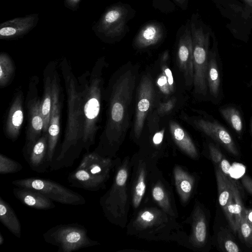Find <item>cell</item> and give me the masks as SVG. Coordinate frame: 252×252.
<instances>
[{
	"mask_svg": "<svg viewBox=\"0 0 252 252\" xmlns=\"http://www.w3.org/2000/svg\"><path fill=\"white\" fill-rule=\"evenodd\" d=\"M139 65L129 61L115 73L110 87L105 146L99 155L111 158L124 140L130 123L131 110L139 78Z\"/></svg>",
	"mask_w": 252,
	"mask_h": 252,
	"instance_id": "1",
	"label": "cell"
},
{
	"mask_svg": "<svg viewBox=\"0 0 252 252\" xmlns=\"http://www.w3.org/2000/svg\"><path fill=\"white\" fill-rule=\"evenodd\" d=\"M189 20L193 55V93L198 100H208L206 74L210 38L213 33L198 13H193Z\"/></svg>",
	"mask_w": 252,
	"mask_h": 252,
	"instance_id": "2",
	"label": "cell"
},
{
	"mask_svg": "<svg viewBox=\"0 0 252 252\" xmlns=\"http://www.w3.org/2000/svg\"><path fill=\"white\" fill-rule=\"evenodd\" d=\"M175 218L161 209L147 207L141 209L127 226L129 234L148 240L174 239L179 226Z\"/></svg>",
	"mask_w": 252,
	"mask_h": 252,
	"instance_id": "3",
	"label": "cell"
},
{
	"mask_svg": "<svg viewBox=\"0 0 252 252\" xmlns=\"http://www.w3.org/2000/svg\"><path fill=\"white\" fill-rule=\"evenodd\" d=\"M136 11L127 3L118 2L107 7L92 27L102 41L112 44L122 40L129 31L128 25Z\"/></svg>",
	"mask_w": 252,
	"mask_h": 252,
	"instance_id": "4",
	"label": "cell"
},
{
	"mask_svg": "<svg viewBox=\"0 0 252 252\" xmlns=\"http://www.w3.org/2000/svg\"><path fill=\"white\" fill-rule=\"evenodd\" d=\"M128 159H126L118 168L112 186L99 201L107 219L111 222L120 225L126 221L125 219L128 201Z\"/></svg>",
	"mask_w": 252,
	"mask_h": 252,
	"instance_id": "5",
	"label": "cell"
},
{
	"mask_svg": "<svg viewBox=\"0 0 252 252\" xmlns=\"http://www.w3.org/2000/svg\"><path fill=\"white\" fill-rule=\"evenodd\" d=\"M43 238L46 243L57 247L58 252H72L99 245L90 239L87 229L78 223L57 225L46 231Z\"/></svg>",
	"mask_w": 252,
	"mask_h": 252,
	"instance_id": "6",
	"label": "cell"
},
{
	"mask_svg": "<svg viewBox=\"0 0 252 252\" xmlns=\"http://www.w3.org/2000/svg\"><path fill=\"white\" fill-rule=\"evenodd\" d=\"M154 78L149 72L142 74L139 80L136 90L133 136L138 140L141 137L149 114L160 100Z\"/></svg>",
	"mask_w": 252,
	"mask_h": 252,
	"instance_id": "7",
	"label": "cell"
},
{
	"mask_svg": "<svg viewBox=\"0 0 252 252\" xmlns=\"http://www.w3.org/2000/svg\"><path fill=\"white\" fill-rule=\"evenodd\" d=\"M197 116H189L182 113L181 117L196 130L210 138L235 156L239 151L233 136L229 130L218 120L207 112L195 110Z\"/></svg>",
	"mask_w": 252,
	"mask_h": 252,
	"instance_id": "8",
	"label": "cell"
},
{
	"mask_svg": "<svg viewBox=\"0 0 252 252\" xmlns=\"http://www.w3.org/2000/svg\"><path fill=\"white\" fill-rule=\"evenodd\" d=\"M68 118L64 140L56 161L62 163L67 158L69 151L75 146L82 138V118L81 104L83 100L77 92L73 80H71L68 88Z\"/></svg>",
	"mask_w": 252,
	"mask_h": 252,
	"instance_id": "9",
	"label": "cell"
},
{
	"mask_svg": "<svg viewBox=\"0 0 252 252\" xmlns=\"http://www.w3.org/2000/svg\"><path fill=\"white\" fill-rule=\"evenodd\" d=\"M12 184L16 187L36 190L63 204L82 205L86 202L84 197L78 192L49 179L31 177L15 180L12 182Z\"/></svg>",
	"mask_w": 252,
	"mask_h": 252,
	"instance_id": "10",
	"label": "cell"
},
{
	"mask_svg": "<svg viewBox=\"0 0 252 252\" xmlns=\"http://www.w3.org/2000/svg\"><path fill=\"white\" fill-rule=\"evenodd\" d=\"M102 80L100 76L93 79L87 88L83 106V124L82 140L87 150L94 143L97 129L96 123L100 110Z\"/></svg>",
	"mask_w": 252,
	"mask_h": 252,
	"instance_id": "11",
	"label": "cell"
},
{
	"mask_svg": "<svg viewBox=\"0 0 252 252\" xmlns=\"http://www.w3.org/2000/svg\"><path fill=\"white\" fill-rule=\"evenodd\" d=\"M177 61L183 75L185 85L193 87L194 65L193 46L190 20H187L179 28L176 34Z\"/></svg>",
	"mask_w": 252,
	"mask_h": 252,
	"instance_id": "12",
	"label": "cell"
},
{
	"mask_svg": "<svg viewBox=\"0 0 252 252\" xmlns=\"http://www.w3.org/2000/svg\"><path fill=\"white\" fill-rule=\"evenodd\" d=\"M212 37L213 42L209 53L206 74L208 100L213 104L219 105L224 97L222 66L217 40L213 33Z\"/></svg>",
	"mask_w": 252,
	"mask_h": 252,
	"instance_id": "13",
	"label": "cell"
},
{
	"mask_svg": "<svg viewBox=\"0 0 252 252\" xmlns=\"http://www.w3.org/2000/svg\"><path fill=\"white\" fill-rule=\"evenodd\" d=\"M166 35L167 31L162 23L150 21L139 30L133 38L132 46L138 51L155 47L164 40Z\"/></svg>",
	"mask_w": 252,
	"mask_h": 252,
	"instance_id": "14",
	"label": "cell"
},
{
	"mask_svg": "<svg viewBox=\"0 0 252 252\" xmlns=\"http://www.w3.org/2000/svg\"><path fill=\"white\" fill-rule=\"evenodd\" d=\"M52 105L48 130L47 162L48 166L53 162L60 131L61 103L59 101V88L55 76L52 81Z\"/></svg>",
	"mask_w": 252,
	"mask_h": 252,
	"instance_id": "15",
	"label": "cell"
},
{
	"mask_svg": "<svg viewBox=\"0 0 252 252\" xmlns=\"http://www.w3.org/2000/svg\"><path fill=\"white\" fill-rule=\"evenodd\" d=\"M38 21V13L7 20L0 25V39L15 40L23 37L35 27Z\"/></svg>",
	"mask_w": 252,
	"mask_h": 252,
	"instance_id": "16",
	"label": "cell"
},
{
	"mask_svg": "<svg viewBox=\"0 0 252 252\" xmlns=\"http://www.w3.org/2000/svg\"><path fill=\"white\" fill-rule=\"evenodd\" d=\"M153 166L150 171L148 178L152 198L160 209L175 218L177 213L172 200L171 193L163 178L159 175V172L157 171Z\"/></svg>",
	"mask_w": 252,
	"mask_h": 252,
	"instance_id": "17",
	"label": "cell"
},
{
	"mask_svg": "<svg viewBox=\"0 0 252 252\" xmlns=\"http://www.w3.org/2000/svg\"><path fill=\"white\" fill-rule=\"evenodd\" d=\"M154 164L141 156L137 157L134 160L131 194L132 202L135 209L138 208L144 196L149 172Z\"/></svg>",
	"mask_w": 252,
	"mask_h": 252,
	"instance_id": "18",
	"label": "cell"
},
{
	"mask_svg": "<svg viewBox=\"0 0 252 252\" xmlns=\"http://www.w3.org/2000/svg\"><path fill=\"white\" fill-rule=\"evenodd\" d=\"M169 52L165 50L159 56L157 63L159 72L154 80L155 84L160 97L166 100L173 96L176 90L175 82L169 67Z\"/></svg>",
	"mask_w": 252,
	"mask_h": 252,
	"instance_id": "19",
	"label": "cell"
},
{
	"mask_svg": "<svg viewBox=\"0 0 252 252\" xmlns=\"http://www.w3.org/2000/svg\"><path fill=\"white\" fill-rule=\"evenodd\" d=\"M108 178L96 176L78 166L69 174L67 180L71 187L89 191H97L104 186Z\"/></svg>",
	"mask_w": 252,
	"mask_h": 252,
	"instance_id": "20",
	"label": "cell"
},
{
	"mask_svg": "<svg viewBox=\"0 0 252 252\" xmlns=\"http://www.w3.org/2000/svg\"><path fill=\"white\" fill-rule=\"evenodd\" d=\"M44 120L41 110V101L34 99L29 105V125L27 132L26 150L28 151L40 137Z\"/></svg>",
	"mask_w": 252,
	"mask_h": 252,
	"instance_id": "21",
	"label": "cell"
},
{
	"mask_svg": "<svg viewBox=\"0 0 252 252\" xmlns=\"http://www.w3.org/2000/svg\"><path fill=\"white\" fill-rule=\"evenodd\" d=\"M48 133L41 136L33 146L26 152L25 158L31 168L34 171L43 173L48 166L47 162Z\"/></svg>",
	"mask_w": 252,
	"mask_h": 252,
	"instance_id": "22",
	"label": "cell"
},
{
	"mask_svg": "<svg viewBox=\"0 0 252 252\" xmlns=\"http://www.w3.org/2000/svg\"><path fill=\"white\" fill-rule=\"evenodd\" d=\"M113 166L111 158L103 157L94 151L85 154L78 166L93 175L108 179Z\"/></svg>",
	"mask_w": 252,
	"mask_h": 252,
	"instance_id": "23",
	"label": "cell"
},
{
	"mask_svg": "<svg viewBox=\"0 0 252 252\" xmlns=\"http://www.w3.org/2000/svg\"><path fill=\"white\" fill-rule=\"evenodd\" d=\"M13 193L23 204L37 210H49L55 207L53 200L43 194L32 189L16 187Z\"/></svg>",
	"mask_w": 252,
	"mask_h": 252,
	"instance_id": "24",
	"label": "cell"
},
{
	"mask_svg": "<svg viewBox=\"0 0 252 252\" xmlns=\"http://www.w3.org/2000/svg\"><path fill=\"white\" fill-rule=\"evenodd\" d=\"M169 129L171 137L178 147L192 158L198 157L197 148L188 132L177 122L170 121Z\"/></svg>",
	"mask_w": 252,
	"mask_h": 252,
	"instance_id": "25",
	"label": "cell"
},
{
	"mask_svg": "<svg viewBox=\"0 0 252 252\" xmlns=\"http://www.w3.org/2000/svg\"><path fill=\"white\" fill-rule=\"evenodd\" d=\"M218 111L222 118L241 138L245 132V124L240 106L235 104H226L220 106Z\"/></svg>",
	"mask_w": 252,
	"mask_h": 252,
	"instance_id": "26",
	"label": "cell"
},
{
	"mask_svg": "<svg viewBox=\"0 0 252 252\" xmlns=\"http://www.w3.org/2000/svg\"><path fill=\"white\" fill-rule=\"evenodd\" d=\"M23 120L22 98L19 94L12 104L6 124V133L9 138L16 139L18 137Z\"/></svg>",
	"mask_w": 252,
	"mask_h": 252,
	"instance_id": "27",
	"label": "cell"
},
{
	"mask_svg": "<svg viewBox=\"0 0 252 252\" xmlns=\"http://www.w3.org/2000/svg\"><path fill=\"white\" fill-rule=\"evenodd\" d=\"M192 217V232L190 241L195 247L201 248L206 242L207 228L205 214L198 205L194 208Z\"/></svg>",
	"mask_w": 252,
	"mask_h": 252,
	"instance_id": "28",
	"label": "cell"
},
{
	"mask_svg": "<svg viewBox=\"0 0 252 252\" xmlns=\"http://www.w3.org/2000/svg\"><path fill=\"white\" fill-rule=\"evenodd\" d=\"M177 102V97L173 95L166 100H160L157 103L146 120L150 133L154 132L159 129L160 119L170 114L176 107Z\"/></svg>",
	"mask_w": 252,
	"mask_h": 252,
	"instance_id": "29",
	"label": "cell"
},
{
	"mask_svg": "<svg viewBox=\"0 0 252 252\" xmlns=\"http://www.w3.org/2000/svg\"><path fill=\"white\" fill-rule=\"evenodd\" d=\"M174 178L177 192L183 203L187 202L192 193L194 178L179 166L174 169Z\"/></svg>",
	"mask_w": 252,
	"mask_h": 252,
	"instance_id": "30",
	"label": "cell"
},
{
	"mask_svg": "<svg viewBox=\"0 0 252 252\" xmlns=\"http://www.w3.org/2000/svg\"><path fill=\"white\" fill-rule=\"evenodd\" d=\"M0 221L14 235L21 236V225L13 209L0 197Z\"/></svg>",
	"mask_w": 252,
	"mask_h": 252,
	"instance_id": "31",
	"label": "cell"
},
{
	"mask_svg": "<svg viewBox=\"0 0 252 252\" xmlns=\"http://www.w3.org/2000/svg\"><path fill=\"white\" fill-rule=\"evenodd\" d=\"M216 175L219 203L225 212L229 202L233 198L232 190L229 179L219 167L216 168Z\"/></svg>",
	"mask_w": 252,
	"mask_h": 252,
	"instance_id": "32",
	"label": "cell"
},
{
	"mask_svg": "<svg viewBox=\"0 0 252 252\" xmlns=\"http://www.w3.org/2000/svg\"><path fill=\"white\" fill-rule=\"evenodd\" d=\"M52 105V81L48 77L46 79L44 93L42 100L41 101V110L44 120L43 130L44 133H48Z\"/></svg>",
	"mask_w": 252,
	"mask_h": 252,
	"instance_id": "33",
	"label": "cell"
},
{
	"mask_svg": "<svg viewBox=\"0 0 252 252\" xmlns=\"http://www.w3.org/2000/svg\"><path fill=\"white\" fill-rule=\"evenodd\" d=\"M14 71L13 62L5 53L0 55V85L4 87L10 80Z\"/></svg>",
	"mask_w": 252,
	"mask_h": 252,
	"instance_id": "34",
	"label": "cell"
},
{
	"mask_svg": "<svg viewBox=\"0 0 252 252\" xmlns=\"http://www.w3.org/2000/svg\"><path fill=\"white\" fill-rule=\"evenodd\" d=\"M229 181L234 201V217L237 231L244 207L243 205L240 192L236 184L231 180H229Z\"/></svg>",
	"mask_w": 252,
	"mask_h": 252,
	"instance_id": "35",
	"label": "cell"
},
{
	"mask_svg": "<svg viewBox=\"0 0 252 252\" xmlns=\"http://www.w3.org/2000/svg\"><path fill=\"white\" fill-rule=\"evenodd\" d=\"M23 169L21 164L5 155L0 154V173L2 175L17 173Z\"/></svg>",
	"mask_w": 252,
	"mask_h": 252,
	"instance_id": "36",
	"label": "cell"
},
{
	"mask_svg": "<svg viewBox=\"0 0 252 252\" xmlns=\"http://www.w3.org/2000/svg\"><path fill=\"white\" fill-rule=\"evenodd\" d=\"M241 238L248 247L252 246V227L247 221L243 211L237 230Z\"/></svg>",
	"mask_w": 252,
	"mask_h": 252,
	"instance_id": "37",
	"label": "cell"
},
{
	"mask_svg": "<svg viewBox=\"0 0 252 252\" xmlns=\"http://www.w3.org/2000/svg\"><path fill=\"white\" fill-rule=\"evenodd\" d=\"M218 243L223 251L228 252H238L240 249L236 243H235L229 234L222 230L218 235Z\"/></svg>",
	"mask_w": 252,
	"mask_h": 252,
	"instance_id": "38",
	"label": "cell"
},
{
	"mask_svg": "<svg viewBox=\"0 0 252 252\" xmlns=\"http://www.w3.org/2000/svg\"><path fill=\"white\" fill-rule=\"evenodd\" d=\"M153 7L164 13H169L176 10V5L170 0H152Z\"/></svg>",
	"mask_w": 252,
	"mask_h": 252,
	"instance_id": "39",
	"label": "cell"
},
{
	"mask_svg": "<svg viewBox=\"0 0 252 252\" xmlns=\"http://www.w3.org/2000/svg\"><path fill=\"white\" fill-rule=\"evenodd\" d=\"M208 148L211 159L219 167L224 157L219 148L213 143L209 142L208 144Z\"/></svg>",
	"mask_w": 252,
	"mask_h": 252,
	"instance_id": "40",
	"label": "cell"
},
{
	"mask_svg": "<svg viewBox=\"0 0 252 252\" xmlns=\"http://www.w3.org/2000/svg\"><path fill=\"white\" fill-rule=\"evenodd\" d=\"M81 0H64V5L66 8L74 12L79 9Z\"/></svg>",
	"mask_w": 252,
	"mask_h": 252,
	"instance_id": "41",
	"label": "cell"
},
{
	"mask_svg": "<svg viewBox=\"0 0 252 252\" xmlns=\"http://www.w3.org/2000/svg\"><path fill=\"white\" fill-rule=\"evenodd\" d=\"M218 167H219L226 176L229 175L231 165L225 158H223L220 165Z\"/></svg>",
	"mask_w": 252,
	"mask_h": 252,
	"instance_id": "42",
	"label": "cell"
},
{
	"mask_svg": "<svg viewBox=\"0 0 252 252\" xmlns=\"http://www.w3.org/2000/svg\"><path fill=\"white\" fill-rule=\"evenodd\" d=\"M242 183L246 190L252 194V179L248 176H244L242 179Z\"/></svg>",
	"mask_w": 252,
	"mask_h": 252,
	"instance_id": "43",
	"label": "cell"
},
{
	"mask_svg": "<svg viewBox=\"0 0 252 252\" xmlns=\"http://www.w3.org/2000/svg\"><path fill=\"white\" fill-rule=\"evenodd\" d=\"M172 2L181 9L186 10L188 8L189 0H172Z\"/></svg>",
	"mask_w": 252,
	"mask_h": 252,
	"instance_id": "44",
	"label": "cell"
},
{
	"mask_svg": "<svg viewBox=\"0 0 252 252\" xmlns=\"http://www.w3.org/2000/svg\"><path fill=\"white\" fill-rule=\"evenodd\" d=\"M243 212L247 221L252 227V209H247L244 208Z\"/></svg>",
	"mask_w": 252,
	"mask_h": 252,
	"instance_id": "45",
	"label": "cell"
},
{
	"mask_svg": "<svg viewBox=\"0 0 252 252\" xmlns=\"http://www.w3.org/2000/svg\"><path fill=\"white\" fill-rule=\"evenodd\" d=\"M246 4L252 8V0H242Z\"/></svg>",
	"mask_w": 252,
	"mask_h": 252,
	"instance_id": "46",
	"label": "cell"
},
{
	"mask_svg": "<svg viewBox=\"0 0 252 252\" xmlns=\"http://www.w3.org/2000/svg\"><path fill=\"white\" fill-rule=\"evenodd\" d=\"M251 107L252 109V103L251 104ZM250 130H251V133L252 137V114L250 119Z\"/></svg>",
	"mask_w": 252,
	"mask_h": 252,
	"instance_id": "47",
	"label": "cell"
},
{
	"mask_svg": "<svg viewBox=\"0 0 252 252\" xmlns=\"http://www.w3.org/2000/svg\"><path fill=\"white\" fill-rule=\"evenodd\" d=\"M4 242V238L2 236V235L1 233H0V245H2Z\"/></svg>",
	"mask_w": 252,
	"mask_h": 252,
	"instance_id": "48",
	"label": "cell"
},
{
	"mask_svg": "<svg viewBox=\"0 0 252 252\" xmlns=\"http://www.w3.org/2000/svg\"><path fill=\"white\" fill-rule=\"evenodd\" d=\"M247 85L249 88H252V79L247 84Z\"/></svg>",
	"mask_w": 252,
	"mask_h": 252,
	"instance_id": "49",
	"label": "cell"
}]
</instances>
